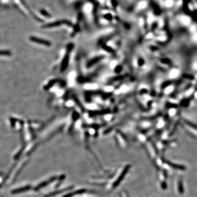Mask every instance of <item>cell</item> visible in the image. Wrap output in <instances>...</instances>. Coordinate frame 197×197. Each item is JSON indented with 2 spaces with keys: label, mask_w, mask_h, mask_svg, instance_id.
Masks as SVG:
<instances>
[{
  "label": "cell",
  "mask_w": 197,
  "mask_h": 197,
  "mask_svg": "<svg viewBox=\"0 0 197 197\" xmlns=\"http://www.w3.org/2000/svg\"><path fill=\"white\" fill-rule=\"evenodd\" d=\"M12 54L11 52L6 50H0V55L2 56H10Z\"/></svg>",
  "instance_id": "cell-1"
}]
</instances>
